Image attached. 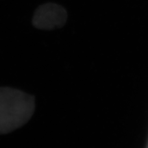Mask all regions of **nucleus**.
Listing matches in <instances>:
<instances>
[{
	"label": "nucleus",
	"mask_w": 148,
	"mask_h": 148,
	"mask_svg": "<svg viewBox=\"0 0 148 148\" xmlns=\"http://www.w3.org/2000/svg\"><path fill=\"white\" fill-rule=\"evenodd\" d=\"M34 109V98L15 88L0 87V134L27 123Z\"/></svg>",
	"instance_id": "1"
},
{
	"label": "nucleus",
	"mask_w": 148,
	"mask_h": 148,
	"mask_svg": "<svg viewBox=\"0 0 148 148\" xmlns=\"http://www.w3.org/2000/svg\"><path fill=\"white\" fill-rule=\"evenodd\" d=\"M67 13L63 7L53 3L40 5L35 11L32 23L42 29H51L60 27L65 23Z\"/></svg>",
	"instance_id": "2"
}]
</instances>
